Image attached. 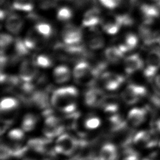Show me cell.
<instances>
[{
	"instance_id": "e575fe53",
	"label": "cell",
	"mask_w": 160,
	"mask_h": 160,
	"mask_svg": "<svg viewBox=\"0 0 160 160\" xmlns=\"http://www.w3.org/2000/svg\"><path fill=\"white\" fill-rule=\"evenodd\" d=\"M39 6L42 9H48L55 7L57 0H38Z\"/></svg>"
},
{
	"instance_id": "5bb4252c",
	"label": "cell",
	"mask_w": 160,
	"mask_h": 160,
	"mask_svg": "<svg viewBox=\"0 0 160 160\" xmlns=\"http://www.w3.org/2000/svg\"><path fill=\"white\" fill-rule=\"evenodd\" d=\"M140 10L144 20L143 23L145 24H151L160 15V9L157 6L142 4L141 5Z\"/></svg>"
},
{
	"instance_id": "4fadbf2b",
	"label": "cell",
	"mask_w": 160,
	"mask_h": 160,
	"mask_svg": "<svg viewBox=\"0 0 160 160\" xmlns=\"http://www.w3.org/2000/svg\"><path fill=\"white\" fill-rule=\"evenodd\" d=\"M124 65L126 72L131 74L142 68L144 63L139 54H133L125 59Z\"/></svg>"
},
{
	"instance_id": "1f68e13d",
	"label": "cell",
	"mask_w": 160,
	"mask_h": 160,
	"mask_svg": "<svg viewBox=\"0 0 160 160\" xmlns=\"http://www.w3.org/2000/svg\"><path fill=\"white\" fill-rule=\"evenodd\" d=\"M138 43V38L133 33H128L125 38L124 44L127 46L129 50L131 51L135 48Z\"/></svg>"
},
{
	"instance_id": "8992f818",
	"label": "cell",
	"mask_w": 160,
	"mask_h": 160,
	"mask_svg": "<svg viewBox=\"0 0 160 160\" xmlns=\"http://www.w3.org/2000/svg\"><path fill=\"white\" fill-rule=\"evenodd\" d=\"M160 68V48H153L148 53L146 58V66L144 75L147 79L153 78Z\"/></svg>"
},
{
	"instance_id": "7a4b0ae2",
	"label": "cell",
	"mask_w": 160,
	"mask_h": 160,
	"mask_svg": "<svg viewBox=\"0 0 160 160\" xmlns=\"http://www.w3.org/2000/svg\"><path fill=\"white\" fill-rule=\"evenodd\" d=\"M79 146V141L69 134L62 133L56 139L54 148L55 152L70 156L76 151Z\"/></svg>"
},
{
	"instance_id": "484cf974",
	"label": "cell",
	"mask_w": 160,
	"mask_h": 160,
	"mask_svg": "<svg viewBox=\"0 0 160 160\" xmlns=\"http://www.w3.org/2000/svg\"><path fill=\"white\" fill-rule=\"evenodd\" d=\"M35 30L36 32L44 38H49L52 33L51 26L46 22H38L35 25Z\"/></svg>"
},
{
	"instance_id": "f1b7e54d",
	"label": "cell",
	"mask_w": 160,
	"mask_h": 160,
	"mask_svg": "<svg viewBox=\"0 0 160 160\" xmlns=\"http://www.w3.org/2000/svg\"><path fill=\"white\" fill-rule=\"evenodd\" d=\"M8 137L10 141L19 142L24 139V131L19 128L12 129L8 132Z\"/></svg>"
},
{
	"instance_id": "83f0119b",
	"label": "cell",
	"mask_w": 160,
	"mask_h": 160,
	"mask_svg": "<svg viewBox=\"0 0 160 160\" xmlns=\"http://www.w3.org/2000/svg\"><path fill=\"white\" fill-rule=\"evenodd\" d=\"M101 121L99 118L96 116H89L87 117L84 121V128L89 130L96 129L99 127Z\"/></svg>"
},
{
	"instance_id": "ac0fdd59",
	"label": "cell",
	"mask_w": 160,
	"mask_h": 160,
	"mask_svg": "<svg viewBox=\"0 0 160 160\" xmlns=\"http://www.w3.org/2000/svg\"><path fill=\"white\" fill-rule=\"evenodd\" d=\"M23 21L20 16L16 14H10L6 19V28L10 32L18 34L22 29Z\"/></svg>"
},
{
	"instance_id": "7c38bea8",
	"label": "cell",
	"mask_w": 160,
	"mask_h": 160,
	"mask_svg": "<svg viewBox=\"0 0 160 160\" xmlns=\"http://www.w3.org/2000/svg\"><path fill=\"white\" fill-rule=\"evenodd\" d=\"M50 139L36 138L31 139L28 142V146L34 151L40 154H49L52 152Z\"/></svg>"
},
{
	"instance_id": "9a60e30c",
	"label": "cell",
	"mask_w": 160,
	"mask_h": 160,
	"mask_svg": "<svg viewBox=\"0 0 160 160\" xmlns=\"http://www.w3.org/2000/svg\"><path fill=\"white\" fill-rule=\"evenodd\" d=\"M100 22V10L98 8L94 7L85 12L82 23L84 27L94 28Z\"/></svg>"
},
{
	"instance_id": "f546056e",
	"label": "cell",
	"mask_w": 160,
	"mask_h": 160,
	"mask_svg": "<svg viewBox=\"0 0 160 160\" xmlns=\"http://www.w3.org/2000/svg\"><path fill=\"white\" fill-rule=\"evenodd\" d=\"M34 62L38 66L43 68L51 67L52 64V61L51 59L49 56L44 54H41L38 56L36 58Z\"/></svg>"
},
{
	"instance_id": "d4e9b609",
	"label": "cell",
	"mask_w": 160,
	"mask_h": 160,
	"mask_svg": "<svg viewBox=\"0 0 160 160\" xmlns=\"http://www.w3.org/2000/svg\"><path fill=\"white\" fill-rule=\"evenodd\" d=\"M12 8L18 11L29 12L33 9V0H14Z\"/></svg>"
},
{
	"instance_id": "d6a6232c",
	"label": "cell",
	"mask_w": 160,
	"mask_h": 160,
	"mask_svg": "<svg viewBox=\"0 0 160 160\" xmlns=\"http://www.w3.org/2000/svg\"><path fill=\"white\" fill-rule=\"evenodd\" d=\"M14 41V39L11 35L5 33H2L1 34L0 45L2 49L9 47Z\"/></svg>"
},
{
	"instance_id": "603a6c76",
	"label": "cell",
	"mask_w": 160,
	"mask_h": 160,
	"mask_svg": "<svg viewBox=\"0 0 160 160\" xmlns=\"http://www.w3.org/2000/svg\"><path fill=\"white\" fill-rule=\"evenodd\" d=\"M106 59L111 63L118 62L124 56V53L118 47L112 46L108 48L104 52Z\"/></svg>"
},
{
	"instance_id": "d590c367",
	"label": "cell",
	"mask_w": 160,
	"mask_h": 160,
	"mask_svg": "<svg viewBox=\"0 0 160 160\" xmlns=\"http://www.w3.org/2000/svg\"><path fill=\"white\" fill-rule=\"evenodd\" d=\"M150 103L155 110L160 109V92H155L150 98Z\"/></svg>"
},
{
	"instance_id": "44dd1931",
	"label": "cell",
	"mask_w": 160,
	"mask_h": 160,
	"mask_svg": "<svg viewBox=\"0 0 160 160\" xmlns=\"http://www.w3.org/2000/svg\"><path fill=\"white\" fill-rule=\"evenodd\" d=\"M92 29V33L90 36L88 40V46L91 49L97 50L102 48L104 46V39L101 34L98 32L94 28H91Z\"/></svg>"
},
{
	"instance_id": "7bdbcfd3",
	"label": "cell",
	"mask_w": 160,
	"mask_h": 160,
	"mask_svg": "<svg viewBox=\"0 0 160 160\" xmlns=\"http://www.w3.org/2000/svg\"><path fill=\"white\" fill-rule=\"evenodd\" d=\"M156 1H158V0H156Z\"/></svg>"
},
{
	"instance_id": "ffe728a7",
	"label": "cell",
	"mask_w": 160,
	"mask_h": 160,
	"mask_svg": "<svg viewBox=\"0 0 160 160\" xmlns=\"http://www.w3.org/2000/svg\"><path fill=\"white\" fill-rule=\"evenodd\" d=\"M91 70L89 64L84 61H79L73 69V76L76 81H78L86 76Z\"/></svg>"
},
{
	"instance_id": "ba28073f",
	"label": "cell",
	"mask_w": 160,
	"mask_h": 160,
	"mask_svg": "<svg viewBox=\"0 0 160 160\" xmlns=\"http://www.w3.org/2000/svg\"><path fill=\"white\" fill-rule=\"evenodd\" d=\"M36 66L34 61L29 59L24 60L19 68V78L24 82H31L38 73Z\"/></svg>"
},
{
	"instance_id": "5b68a950",
	"label": "cell",
	"mask_w": 160,
	"mask_h": 160,
	"mask_svg": "<svg viewBox=\"0 0 160 160\" xmlns=\"http://www.w3.org/2000/svg\"><path fill=\"white\" fill-rule=\"evenodd\" d=\"M64 129V124L59 118L51 114L46 116L42 132L47 138L52 139L56 136H60L63 133Z\"/></svg>"
},
{
	"instance_id": "277c9868",
	"label": "cell",
	"mask_w": 160,
	"mask_h": 160,
	"mask_svg": "<svg viewBox=\"0 0 160 160\" xmlns=\"http://www.w3.org/2000/svg\"><path fill=\"white\" fill-rule=\"evenodd\" d=\"M147 94L146 88L141 85L129 84L121 94L122 100L128 104H133L138 102Z\"/></svg>"
},
{
	"instance_id": "4316f807",
	"label": "cell",
	"mask_w": 160,
	"mask_h": 160,
	"mask_svg": "<svg viewBox=\"0 0 160 160\" xmlns=\"http://www.w3.org/2000/svg\"><path fill=\"white\" fill-rule=\"evenodd\" d=\"M14 46L16 56L18 57H22L27 55L29 53V49L26 46L24 40L20 38H16L14 41Z\"/></svg>"
},
{
	"instance_id": "b9f144b4",
	"label": "cell",
	"mask_w": 160,
	"mask_h": 160,
	"mask_svg": "<svg viewBox=\"0 0 160 160\" xmlns=\"http://www.w3.org/2000/svg\"><path fill=\"white\" fill-rule=\"evenodd\" d=\"M159 146H160V141H159Z\"/></svg>"
},
{
	"instance_id": "4dcf8cb0",
	"label": "cell",
	"mask_w": 160,
	"mask_h": 160,
	"mask_svg": "<svg viewBox=\"0 0 160 160\" xmlns=\"http://www.w3.org/2000/svg\"><path fill=\"white\" fill-rule=\"evenodd\" d=\"M72 12L71 9L68 7L60 8L57 12V18L58 20L65 21L71 18Z\"/></svg>"
},
{
	"instance_id": "d6986e66",
	"label": "cell",
	"mask_w": 160,
	"mask_h": 160,
	"mask_svg": "<svg viewBox=\"0 0 160 160\" xmlns=\"http://www.w3.org/2000/svg\"><path fill=\"white\" fill-rule=\"evenodd\" d=\"M53 77L57 83H64L70 79L71 71L66 66H59L54 69Z\"/></svg>"
},
{
	"instance_id": "cb8c5ba5",
	"label": "cell",
	"mask_w": 160,
	"mask_h": 160,
	"mask_svg": "<svg viewBox=\"0 0 160 160\" xmlns=\"http://www.w3.org/2000/svg\"><path fill=\"white\" fill-rule=\"evenodd\" d=\"M36 30L35 31H29L24 39V42L29 49L36 48L40 42L39 38L36 34Z\"/></svg>"
},
{
	"instance_id": "836d02e7",
	"label": "cell",
	"mask_w": 160,
	"mask_h": 160,
	"mask_svg": "<svg viewBox=\"0 0 160 160\" xmlns=\"http://www.w3.org/2000/svg\"><path fill=\"white\" fill-rule=\"evenodd\" d=\"M102 5L108 9H114L121 5L124 0H99Z\"/></svg>"
},
{
	"instance_id": "52a82bcc",
	"label": "cell",
	"mask_w": 160,
	"mask_h": 160,
	"mask_svg": "<svg viewBox=\"0 0 160 160\" xmlns=\"http://www.w3.org/2000/svg\"><path fill=\"white\" fill-rule=\"evenodd\" d=\"M62 38L64 43L66 44H77L81 42L82 32L76 26L72 24H68L62 29Z\"/></svg>"
},
{
	"instance_id": "60d3db41",
	"label": "cell",
	"mask_w": 160,
	"mask_h": 160,
	"mask_svg": "<svg viewBox=\"0 0 160 160\" xmlns=\"http://www.w3.org/2000/svg\"><path fill=\"white\" fill-rule=\"evenodd\" d=\"M156 6L160 9V0L157 1V3H156Z\"/></svg>"
},
{
	"instance_id": "f35d334b",
	"label": "cell",
	"mask_w": 160,
	"mask_h": 160,
	"mask_svg": "<svg viewBox=\"0 0 160 160\" xmlns=\"http://www.w3.org/2000/svg\"><path fill=\"white\" fill-rule=\"evenodd\" d=\"M152 129L154 130L158 134L160 133V118L153 121Z\"/></svg>"
},
{
	"instance_id": "8d00e7d4",
	"label": "cell",
	"mask_w": 160,
	"mask_h": 160,
	"mask_svg": "<svg viewBox=\"0 0 160 160\" xmlns=\"http://www.w3.org/2000/svg\"><path fill=\"white\" fill-rule=\"evenodd\" d=\"M122 160H139L138 154L135 151L128 148L124 151V156Z\"/></svg>"
},
{
	"instance_id": "2e32d148",
	"label": "cell",
	"mask_w": 160,
	"mask_h": 160,
	"mask_svg": "<svg viewBox=\"0 0 160 160\" xmlns=\"http://www.w3.org/2000/svg\"><path fill=\"white\" fill-rule=\"evenodd\" d=\"M19 106V101L12 97H5L1 99L0 109L2 116H8L13 114Z\"/></svg>"
},
{
	"instance_id": "6da1fadb",
	"label": "cell",
	"mask_w": 160,
	"mask_h": 160,
	"mask_svg": "<svg viewBox=\"0 0 160 160\" xmlns=\"http://www.w3.org/2000/svg\"><path fill=\"white\" fill-rule=\"evenodd\" d=\"M77 89L73 86H66L54 90L50 101L53 107L63 114L69 116L76 112Z\"/></svg>"
},
{
	"instance_id": "9c48e42d",
	"label": "cell",
	"mask_w": 160,
	"mask_h": 160,
	"mask_svg": "<svg viewBox=\"0 0 160 160\" xmlns=\"http://www.w3.org/2000/svg\"><path fill=\"white\" fill-rule=\"evenodd\" d=\"M104 88L108 91H114L123 83L124 78L118 74L105 72L101 76Z\"/></svg>"
},
{
	"instance_id": "30bf717a",
	"label": "cell",
	"mask_w": 160,
	"mask_h": 160,
	"mask_svg": "<svg viewBox=\"0 0 160 160\" xmlns=\"http://www.w3.org/2000/svg\"><path fill=\"white\" fill-rule=\"evenodd\" d=\"M148 111L144 108H134L128 114V121L129 124L134 128L142 125L146 120Z\"/></svg>"
},
{
	"instance_id": "e0dca14e",
	"label": "cell",
	"mask_w": 160,
	"mask_h": 160,
	"mask_svg": "<svg viewBox=\"0 0 160 160\" xmlns=\"http://www.w3.org/2000/svg\"><path fill=\"white\" fill-rule=\"evenodd\" d=\"M118 156V149L115 144L106 143L100 149L97 160H117Z\"/></svg>"
},
{
	"instance_id": "3957f363",
	"label": "cell",
	"mask_w": 160,
	"mask_h": 160,
	"mask_svg": "<svg viewBox=\"0 0 160 160\" xmlns=\"http://www.w3.org/2000/svg\"><path fill=\"white\" fill-rule=\"evenodd\" d=\"M158 133L151 129V130H142L133 136L132 141L134 144L142 149H152L159 142Z\"/></svg>"
},
{
	"instance_id": "74e56055",
	"label": "cell",
	"mask_w": 160,
	"mask_h": 160,
	"mask_svg": "<svg viewBox=\"0 0 160 160\" xmlns=\"http://www.w3.org/2000/svg\"><path fill=\"white\" fill-rule=\"evenodd\" d=\"M142 160H160V153L155 151L142 159Z\"/></svg>"
},
{
	"instance_id": "ab89813d",
	"label": "cell",
	"mask_w": 160,
	"mask_h": 160,
	"mask_svg": "<svg viewBox=\"0 0 160 160\" xmlns=\"http://www.w3.org/2000/svg\"><path fill=\"white\" fill-rule=\"evenodd\" d=\"M155 83H156V86L160 89V74L158 75L155 78Z\"/></svg>"
},
{
	"instance_id": "8fae6325",
	"label": "cell",
	"mask_w": 160,
	"mask_h": 160,
	"mask_svg": "<svg viewBox=\"0 0 160 160\" xmlns=\"http://www.w3.org/2000/svg\"><path fill=\"white\" fill-rule=\"evenodd\" d=\"M105 96L102 91L98 88H90L88 89L84 96V103L89 107H94L101 105Z\"/></svg>"
},
{
	"instance_id": "7402d4cb",
	"label": "cell",
	"mask_w": 160,
	"mask_h": 160,
	"mask_svg": "<svg viewBox=\"0 0 160 160\" xmlns=\"http://www.w3.org/2000/svg\"><path fill=\"white\" fill-rule=\"evenodd\" d=\"M38 122V117L32 113L26 114L22 121L21 129L24 132L32 131L36 126Z\"/></svg>"
}]
</instances>
